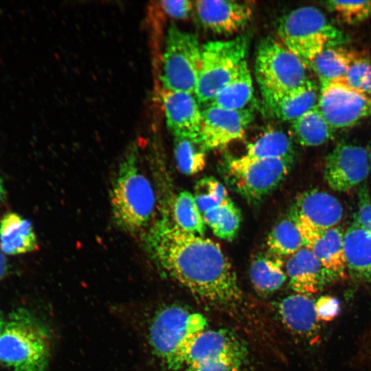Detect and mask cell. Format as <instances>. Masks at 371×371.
Wrapping results in <instances>:
<instances>
[{"label":"cell","instance_id":"obj_26","mask_svg":"<svg viewBox=\"0 0 371 371\" xmlns=\"http://www.w3.org/2000/svg\"><path fill=\"white\" fill-rule=\"evenodd\" d=\"M291 129L297 142L304 146H316L329 141L334 129L317 106L292 122Z\"/></svg>","mask_w":371,"mask_h":371},{"label":"cell","instance_id":"obj_33","mask_svg":"<svg viewBox=\"0 0 371 371\" xmlns=\"http://www.w3.org/2000/svg\"><path fill=\"white\" fill-rule=\"evenodd\" d=\"M326 7L348 24H356L371 16V1H337L325 2Z\"/></svg>","mask_w":371,"mask_h":371},{"label":"cell","instance_id":"obj_6","mask_svg":"<svg viewBox=\"0 0 371 371\" xmlns=\"http://www.w3.org/2000/svg\"><path fill=\"white\" fill-rule=\"evenodd\" d=\"M249 38L212 41L202 46L199 80L194 95L201 103L209 104L216 93L238 73L246 60Z\"/></svg>","mask_w":371,"mask_h":371},{"label":"cell","instance_id":"obj_39","mask_svg":"<svg viewBox=\"0 0 371 371\" xmlns=\"http://www.w3.org/2000/svg\"><path fill=\"white\" fill-rule=\"evenodd\" d=\"M6 197V191L4 186L3 179L0 172V203L3 202Z\"/></svg>","mask_w":371,"mask_h":371},{"label":"cell","instance_id":"obj_41","mask_svg":"<svg viewBox=\"0 0 371 371\" xmlns=\"http://www.w3.org/2000/svg\"><path fill=\"white\" fill-rule=\"evenodd\" d=\"M370 157L371 158V146H370Z\"/></svg>","mask_w":371,"mask_h":371},{"label":"cell","instance_id":"obj_17","mask_svg":"<svg viewBox=\"0 0 371 371\" xmlns=\"http://www.w3.org/2000/svg\"><path fill=\"white\" fill-rule=\"evenodd\" d=\"M295 224L304 247L313 253L334 280L343 277L347 268L341 229L338 227L320 229L301 223Z\"/></svg>","mask_w":371,"mask_h":371},{"label":"cell","instance_id":"obj_7","mask_svg":"<svg viewBox=\"0 0 371 371\" xmlns=\"http://www.w3.org/2000/svg\"><path fill=\"white\" fill-rule=\"evenodd\" d=\"M255 74L261 94L286 92L309 80L300 58L273 36L263 38L258 45Z\"/></svg>","mask_w":371,"mask_h":371},{"label":"cell","instance_id":"obj_37","mask_svg":"<svg viewBox=\"0 0 371 371\" xmlns=\"http://www.w3.org/2000/svg\"><path fill=\"white\" fill-rule=\"evenodd\" d=\"M245 362L236 360H218L200 364L192 371H240Z\"/></svg>","mask_w":371,"mask_h":371},{"label":"cell","instance_id":"obj_34","mask_svg":"<svg viewBox=\"0 0 371 371\" xmlns=\"http://www.w3.org/2000/svg\"><path fill=\"white\" fill-rule=\"evenodd\" d=\"M357 203L355 221L371 233V196L365 184L359 190Z\"/></svg>","mask_w":371,"mask_h":371},{"label":"cell","instance_id":"obj_24","mask_svg":"<svg viewBox=\"0 0 371 371\" xmlns=\"http://www.w3.org/2000/svg\"><path fill=\"white\" fill-rule=\"evenodd\" d=\"M253 95V79L245 60L236 76L216 93L208 105L242 110L247 108Z\"/></svg>","mask_w":371,"mask_h":371},{"label":"cell","instance_id":"obj_19","mask_svg":"<svg viewBox=\"0 0 371 371\" xmlns=\"http://www.w3.org/2000/svg\"><path fill=\"white\" fill-rule=\"evenodd\" d=\"M290 287L296 293L311 295L334 280L313 253L302 247L290 256L284 265Z\"/></svg>","mask_w":371,"mask_h":371},{"label":"cell","instance_id":"obj_36","mask_svg":"<svg viewBox=\"0 0 371 371\" xmlns=\"http://www.w3.org/2000/svg\"><path fill=\"white\" fill-rule=\"evenodd\" d=\"M159 3L166 15L175 19L188 18L194 9V2L188 0L161 1Z\"/></svg>","mask_w":371,"mask_h":371},{"label":"cell","instance_id":"obj_18","mask_svg":"<svg viewBox=\"0 0 371 371\" xmlns=\"http://www.w3.org/2000/svg\"><path fill=\"white\" fill-rule=\"evenodd\" d=\"M166 125L175 137L199 140L202 111L194 93L163 89Z\"/></svg>","mask_w":371,"mask_h":371},{"label":"cell","instance_id":"obj_9","mask_svg":"<svg viewBox=\"0 0 371 371\" xmlns=\"http://www.w3.org/2000/svg\"><path fill=\"white\" fill-rule=\"evenodd\" d=\"M293 160L253 159L241 155L229 161L227 175L235 189L249 202H259L289 174Z\"/></svg>","mask_w":371,"mask_h":371},{"label":"cell","instance_id":"obj_1","mask_svg":"<svg viewBox=\"0 0 371 371\" xmlns=\"http://www.w3.org/2000/svg\"><path fill=\"white\" fill-rule=\"evenodd\" d=\"M146 243L157 263L194 295L219 305L240 298L235 271L212 240L186 232L164 218L148 232Z\"/></svg>","mask_w":371,"mask_h":371},{"label":"cell","instance_id":"obj_35","mask_svg":"<svg viewBox=\"0 0 371 371\" xmlns=\"http://www.w3.org/2000/svg\"><path fill=\"white\" fill-rule=\"evenodd\" d=\"M315 307L318 320L329 322L338 315L340 305L336 297L325 295L316 300Z\"/></svg>","mask_w":371,"mask_h":371},{"label":"cell","instance_id":"obj_28","mask_svg":"<svg viewBox=\"0 0 371 371\" xmlns=\"http://www.w3.org/2000/svg\"><path fill=\"white\" fill-rule=\"evenodd\" d=\"M247 158L285 159L293 160L294 150L291 138L284 131L271 130L250 144L243 155Z\"/></svg>","mask_w":371,"mask_h":371},{"label":"cell","instance_id":"obj_8","mask_svg":"<svg viewBox=\"0 0 371 371\" xmlns=\"http://www.w3.org/2000/svg\"><path fill=\"white\" fill-rule=\"evenodd\" d=\"M202 46L196 36L171 24L162 59L164 89L194 94L201 69Z\"/></svg>","mask_w":371,"mask_h":371},{"label":"cell","instance_id":"obj_31","mask_svg":"<svg viewBox=\"0 0 371 371\" xmlns=\"http://www.w3.org/2000/svg\"><path fill=\"white\" fill-rule=\"evenodd\" d=\"M174 155L178 170L184 175L196 174L205 166L206 150L198 139L175 137Z\"/></svg>","mask_w":371,"mask_h":371},{"label":"cell","instance_id":"obj_29","mask_svg":"<svg viewBox=\"0 0 371 371\" xmlns=\"http://www.w3.org/2000/svg\"><path fill=\"white\" fill-rule=\"evenodd\" d=\"M172 223L186 232L203 236L205 223L194 196L191 192L184 190L175 197L172 203Z\"/></svg>","mask_w":371,"mask_h":371},{"label":"cell","instance_id":"obj_11","mask_svg":"<svg viewBox=\"0 0 371 371\" xmlns=\"http://www.w3.org/2000/svg\"><path fill=\"white\" fill-rule=\"evenodd\" d=\"M317 106L334 130L351 127L371 116V97L341 82L321 84Z\"/></svg>","mask_w":371,"mask_h":371},{"label":"cell","instance_id":"obj_27","mask_svg":"<svg viewBox=\"0 0 371 371\" xmlns=\"http://www.w3.org/2000/svg\"><path fill=\"white\" fill-rule=\"evenodd\" d=\"M354 53L338 46L327 47L313 59L309 67L321 84L341 82Z\"/></svg>","mask_w":371,"mask_h":371},{"label":"cell","instance_id":"obj_14","mask_svg":"<svg viewBox=\"0 0 371 371\" xmlns=\"http://www.w3.org/2000/svg\"><path fill=\"white\" fill-rule=\"evenodd\" d=\"M247 350L244 343L227 329L205 330L191 348L185 367L192 371L201 363L218 360L245 362Z\"/></svg>","mask_w":371,"mask_h":371},{"label":"cell","instance_id":"obj_12","mask_svg":"<svg viewBox=\"0 0 371 371\" xmlns=\"http://www.w3.org/2000/svg\"><path fill=\"white\" fill-rule=\"evenodd\" d=\"M370 155L363 146L341 142L328 153L324 179L331 189L346 192L364 181L370 170Z\"/></svg>","mask_w":371,"mask_h":371},{"label":"cell","instance_id":"obj_38","mask_svg":"<svg viewBox=\"0 0 371 371\" xmlns=\"http://www.w3.org/2000/svg\"><path fill=\"white\" fill-rule=\"evenodd\" d=\"M8 270V260L4 254L0 251V280L2 279Z\"/></svg>","mask_w":371,"mask_h":371},{"label":"cell","instance_id":"obj_32","mask_svg":"<svg viewBox=\"0 0 371 371\" xmlns=\"http://www.w3.org/2000/svg\"><path fill=\"white\" fill-rule=\"evenodd\" d=\"M351 89L371 97V63L355 52L341 81Z\"/></svg>","mask_w":371,"mask_h":371},{"label":"cell","instance_id":"obj_22","mask_svg":"<svg viewBox=\"0 0 371 371\" xmlns=\"http://www.w3.org/2000/svg\"><path fill=\"white\" fill-rule=\"evenodd\" d=\"M283 324L294 333L310 338L318 330L315 302L308 295L295 293L285 297L278 306Z\"/></svg>","mask_w":371,"mask_h":371},{"label":"cell","instance_id":"obj_25","mask_svg":"<svg viewBox=\"0 0 371 371\" xmlns=\"http://www.w3.org/2000/svg\"><path fill=\"white\" fill-rule=\"evenodd\" d=\"M249 276L255 289L261 294L278 290L287 279L282 260L272 254L257 256L251 262Z\"/></svg>","mask_w":371,"mask_h":371},{"label":"cell","instance_id":"obj_13","mask_svg":"<svg viewBox=\"0 0 371 371\" xmlns=\"http://www.w3.org/2000/svg\"><path fill=\"white\" fill-rule=\"evenodd\" d=\"M253 120L249 108L234 111L208 105L202 111L199 141L206 152L223 148L243 138Z\"/></svg>","mask_w":371,"mask_h":371},{"label":"cell","instance_id":"obj_30","mask_svg":"<svg viewBox=\"0 0 371 371\" xmlns=\"http://www.w3.org/2000/svg\"><path fill=\"white\" fill-rule=\"evenodd\" d=\"M267 245L271 254L280 258L289 257L304 247L300 231L290 216L273 227L268 235Z\"/></svg>","mask_w":371,"mask_h":371},{"label":"cell","instance_id":"obj_3","mask_svg":"<svg viewBox=\"0 0 371 371\" xmlns=\"http://www.w3.org/2000/svg\"><path fill=\"white\" fill-rule=\"evenodd\" d=\"M50 335L47 326L30 311H13L0 334V362L13 371H45L50 358Z\"/></svg>","mask_w":371,"mask_h":371},{"label":"cell","instance_id":"obj_15","mask_svg":"<svg viewBox=\"0 0 371 371\" xmlns=\"http://www.w3.org/2000/svg\"><path fill=\"white\" fill-rule=\"evenodd\" d=\"M343 214V206L335 196L323 190L312 189L297 197L290 217L296 223L326 229L339 223Z\"/></svg>","mask_w":371,"mask_h":371},{"label":"cell","instance_id":"obj_40","mask_svg":"<svg viewBox=\"0 0 371 371\" xmlns=\"http://www.w3.org/2000/svg\"><path fill=\"white\" fill-rule=\"evenodd\" d=\"M5 321L2 317V315L1 313H0V334L3 330V326H4V324H5Z\"/></svg>","mask_w":371,"mask_h":371},{"label":"cell","instance_id":"obj_16","mask_svg":"<svg viewBox=\"0 0 371 371\" xmlns=\"http://www.w3.org/2000/svg\"><path fill=\"white\" fill-rule=\"evenodd\" d=\"M194 8L201 24L220 34L240 31L248 23L253 12L249 3L233 0L196 1Z\"/></svg>","mask_w":371,"mask_h":371},{"label":"cell","instance_id":"obj_23","mask_svg":"<svg viewBox=\"0 0 371 371\" xmlns=\"http://www.w3.org/2000/svg\"><path fill=\"white\" fill-rule=\"evenodd\" d=\"M37 248V238L31 222L16 212L6 213L0 221V251L18 255Z\"/></svg>","mask_w":371,"mask_h":371},{"label":"cell","instance_id":"obj_5","mask_svg":"<svg viewBox=\"0 0 371 371\" xmlns=\"http://www.w3.org/2000/svg\"><path fill=\"white\" fill-rule=\"evenodd\" d=\"M278 38L307 68L323 49L344 43L343 32L314 6L295 8L280 18Z\"/></svg>","mask_w":371,"mask_h":371},{"label":"cell","instance_id":"obj_4","mask_svg":"<svg viewBox=\"0 0 371 371\" xmlns=\"http://www.w3.org/2000/svg\"><path fill=\"white\" fill-rule=\"evenodd\" d=\"M207 326V319L202 314L177 305L168 306L154 316L149 341L168 369L179 370L185 366L192 346Z\"/></svg>","mask_w":371,"mask_h":371},{"label":"cell","instance_id":"obj_20","mask_svg":"<svg viewBox=\"0 0 371 371\" xmlns=\"http://www.w3.org/2000/svg\"><path fill=\"white\" fill-rule=\"evenodd\" d=\"M263 103L268 112L282 121L295 120L315 106L319 93L311 80L305 85L280 93L262 94Z\"/></svg>","mask_w":371,"mask_h":371},{"label":"cell","instance_id":"obj_10","mask_svg":"<svg viewBox=\"0 0 371 371\" xmlns=\"http://www.w3.org/2000/svg\"><path fill=\"white\" fill-rule=\"evenodd\" d=\"M194 196L205 225L218 238L232 240L238 234L241 214L225 187L212 177L198 181Z\"/></svg>","mask_w":371,"mask_h":371},{"label":"cell","instance_id":"obj_21","mask_svg":"<svg viewBox=\"0 0 371 371\" xmlns=\"http://www.w3.org/2000/svg\"><path fill=\"white\" fill-rule=\"evenodd\" d=\"M344 251L350 273L371 282V233L354 221L344 233Z\"/></svg>","mask_w":371,"mask_h":371},{"label":"cell","instance_id":"obj_2","mask_svg":"<svg viewBox=\"0 0 371 371\" xmlns=\"http://www.w3.org/2000/svg\"><path fill=\"white\" fill-rule=\"evenodd\" d=\"M138 152L131 146L122 159L110 191L113 219L122 230L138 233L149 224L156 196L148 177L140 168Z\"/></svg>","mask_w":371,"mask_h":371}]
</instances>
